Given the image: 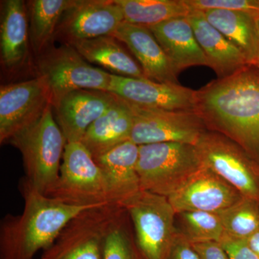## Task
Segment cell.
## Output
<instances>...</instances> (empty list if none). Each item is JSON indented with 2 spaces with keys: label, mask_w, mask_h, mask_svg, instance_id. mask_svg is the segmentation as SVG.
<instances>
[{
  "label": "cell",
  "mask_w": 259,
  "mask_h": 259,
  "mask_svg": "<svg viewBox=\"0 0 259 259\" xmlns=\"http://www.w3.org/2000/svg\"><path fill=\"white\" fill-rule=\"evenodd\" d=\"M193 110L207 131L222 134L259 163V67L247 64L194 93Z\"/></svg>",
  "instance_id": "obj_1"
},
{
  "label": "cell",
  "mask_w": 259,
  "mask_h": 259,
  "mask_svg": "<svg viewBox=\"0 0 259 259\" xmlns=\"http://www.w3.org/2000/svg\"><path fill=\"white\" fill-rule=\"evenodd\" d=\"M20 190L23 212L7 214L0 224V259H33L54 243L75 216L95 207L69 205L21 183Z\"/></svg>",
  "instance_id": "obj_2"
},
{
  "label": "cell",
  "mask_w": 259,
  "mask_h": 259,
  "mask_svg": "<svg viewBox=\"0 0 259 259\" xmlns=\"http://www.w3.org/2000/svg\"><path fill=\"white\" fill-rule=\"evenodd\" d=\"M23 156L25 176L20 183L48 195L59 180L66 141L52 105L35 122L8 141Z\"/></svg>",
  "instance_id": "obj_3"
},
{
  "label": "cell",
  "mask_w": 259,
  "mask_h": 259,
  "mask_svg": "<svg viewBox=\"0 0 259 259\" xmlns=\"http://www.w3.org/2000/svg\"><path fill=\"white\" fill-rule=\"evenodd\" d=\"M197 148L182 143L139 146L137 172L141 190L168 197L202 167Z\"/></svg>",
  "instance_id": "obj_4"
},
{
  "label": "cell",
  "mask_w": 259,
  "mask_h": 259,
  "mask_svg": "<svg viewBox=\"0 0 259 259\" xmlns=\"http://www.w3.org/2000/svg\"><path fill=\"white\" fill-rule=\"evenodd\" d=\"M47 196L77 207L114 204L101 168L81 142L66 144L59 180Z\"/></svg>",
  "instance_id": "obj_5"
},
{
  "label": "cell",
  "mask_w": 259,
  "mask_h": 259,
  "mask_svg": "<svg viewBox=\"0 0 259 259\" xmlns=\"http://www.w3.org/2000/svg\"><path fill=\"white\" fill-rule=\"evenodd\" d=\"M144 259H167L176 236L177 213L168 197L140 191L122 204Z\"/></svg>",
  "instance_id": "obj_6"
},
{
  "label": "cell",
  "mask_w": 259,
  "mask_h": 259,
  "mask_svg": "<svg viewBox=\"0 0 259 259\" xmlns=\"http://www.w3.org/2000/svg\"><path fill=\"white\" fill-rule=\"evenodd\" d=\"M37 76L45 80L52 96V105L71 92L79 90L107 92L111 73L95 67L69 44L49 47L37 56Z\"/></svg>",
  "instance_id": "obj_7"
},
{
  "label": "cell",
  "mask_w": 259,
  "mask_h": 259,
  "mask_svg": "<svg viewBox=\"0 0 259 259\" xmlns=\"http://www.w3.org/2000/svg\"><path fill=\"white\" fill-rule=\"evenodd\" d=\"M125 102L133 117L131 141L138 146L174 142L196 146L207 131L193 110L149 108Z\"/></svg>",
  "instance_id": "obj_8"
},
{
  "label": "cell",
  "mask_w": 259,
  "mask_h": 259,
  "mask_svg": "<svg viewBox=\"0 0 259 259\" xmlns=\"http://www.w3.org/2000/svg\"><path fill=\"white\" fill-rule=\"evenodd\" d=\"M203 166L247 198L259 202V163L222 134L207 131L196 146Z\"/></svg>",
  "instance_id": "obj_9"
},
{
  "label": "cell",
  "mask_w": 259,
  "mask_h": 259,
  "mask_svg": "<svg viewBox=\"0 0 259 259\" xmlns=\"http://www.w3.org/2000/svg\"><path fill=\"white\" fill-rule=\"evenodd\" d=\"M120 206L106 204L79 213L40 259H103L107 228Z\"/></svg>",
  "instance_id": "obj_10"
},
{
  "label": "cell",
  "mask_w": 259,
  "mask_h": 259,
  "mask_svg": "<svg viewBox=\"0 0 259 259\" xmlns=\"http://www.w3.org/2000/svg\"><path fill=\"white\" fill-rule=\"evenodd\" d=\"M52 96L45 80L37 76L0 88V143H8L15 134L38 120Z\"/></svg>",
  "instance_id": "obj_11"
},
{
  "label": "cell",
  "mask_w": 259,
  "mask_h": 259,
  "mask_svg": "<svg viewBox=\"0 0 259 259\" xmlns=\"http://www.w3.org/2000/svg\"><path fill=\"white\" fill-rule=\"evenodd\" d=\"M124 22L115 0H74L61 17L55 37L62 44L111 35Z\"/></svg>",
  "instance_id": "obj_12"
},
{
  "label": "cell",
  "mask_w": 259,
  "mask_h": 259,
  "mask_svg": "<svg viewBox=\"0 0 259 259\" xmlns=\"http://www.w3.org/2000/svg\"><path fill=\"white\" fill-rule=\"evenodd\" d=\"M243 197L222 177L202 166L168 199L177 214L192 211L218 213Z\"/></svg>",
  "instance_id": "obj_13"
},
{
  "label": "cell",
  "mask_w": 259,
  "mask_h": 259,
  "mask_svg": "<svg viewBox=\"0 0 259 259\" xmlns=\"http://www.w3.org/2000/svg\"><path fill=\"white\" fill-rule=\"evenodd\" d=\"M107 93L134 105L169 110H193L194 90L180 83H158L111 74Z\"/></svg>",
  "instance_id": "obj_14"
},
{
  "label": "cell",
  "mask_w": 259,
  "mask_h": 259,
  "mask_svg": "<svg viewBox=\"0 0 259 259\" xmlns=\"http://www.w3.org/2000/svg\"><path fill=\"white\" fill-rule=\"evenodd\" d=\"M115 101L116 96L107 92L79 90L53 104L54 117L66 143L81 142L89 127Z\"/></svg>",
  "instance_id": "obj_15"
},
{
  "label": "cell",
  "mask_w": 259,
  "mask_h": 259,
  "mask_svg": "<svg viewBox=\"0 0 259 259\" xmlns=\"http://www.w3.org/2000/svg\"><path fill=\"white\" fill-rule=\"evenodd\" d=\"M111 35L128 47L139 61L147 79L158 83H179L178 75L147 27L124 21Z\"/></svg>",
  "instance_id": "obj_16"
},
{
  "label": "cell",
  "mask_w": 259,
  "mask_h": 259,
  "mask_svg": "<svg viewBox=\"0 0 259 259\" xmlns=\"http://www.w3.org/2000/svg\"><path fill=\"white\" fill-rule=\"evenodd\" d=\"M139 153V146L128 141L94 158L105 177L114 204L122 206L142 190L137 172Z\"/></svg>",
  "instance_id": "obj_17"
},
{
  "label": "cell",
  "mask_w": 259,
  "mask_h": 259,
  "mask_svg": "<svg viewBox=\"0 0 259 259\" xmlns=\"http://www.w3.org/2000/svg\"><path fill=\"white\" fill-rule=\"evenodd\" d=\"M148 28L163 49L177 75L191 66L209 67L207 57L199 45L187 18L171 19Z\"/></svg>",
  "instance_id": "obj_18"
},
{
  "label": "cell",
  "mask_w": 259,
  "mask_h": 259,
  "mask_svg": "<svg viewBox=\"0 0 259 259\" xmlns=\"http://www.w3.org/2000/svg\"><path fill=\"white\" fill-rule=\"evenodd\" d=\"M187 18L209 67L214 70L218 78L226 77L249 64L241 51L208 23L202 12L192 10Z\"/></svg>",
  "instance_id": "obj_19"
},
{
  "label": "cell",
  "mask_w": 259,
  "mask_h": 259,
  "mask_svg": "<svg viewBox=\"0 0 259 259\" xmlns=\"http://www.w3.org/2000/svg\"><path fill=\"white\" fill-rule=\"evenodd\" d=\"M26 5L23 0H7L2 13L0 47L2 64L8 70L25 63L30 45Z\"/></svg>",
  "instance_id": "obj_20"
},
{
  "label": "cell",
  "mask_w": 259,
  "mask_h": 259,
  "mask_svg": "<svg viewBox=\"0 0 259 259\" xmlns=\"http://www.w3.org/2000/svg\"><path fill=\"white\" fill-rule=\"evenodd\" d=\"M132 127V115L127 104L116 96L114 105L89 127L81 143L93 158H96L112 148L131 141Z\"/></svg>",
  "instance_id": "obj_21"
},
{
  "label": "cell",
  "mask_w": 259,
  "mask_h": 259,
  "mask_svg": "<svg viewBox=\"0 0 259 259\" xmlns=\"http://www.w3.org/2000/svg\"><path fill=\"white\" fill-rule=\"evenodd\" d=\"M87 61L100 65L112 74L136 79H147L142 68L112 35L79 40L71 44Z\"/></svg>",
  "instance_id": "obj_22"
},
{
  "label": "cell",
  "mask_w": 259,
  "mask_h": 259,
  "mask_svg": "<svg viewBox=\"0 0 259 259\" xmlns=\"http://www.w3.org/2000/svg\"><path fill=\"white\" fill-rule=\"evenodd\" d=\"M202 13L210 25L241 51L248 64L256 65L258 44L254 17L231 10H209Z\"/></svg>",
  "instance_id": "obj_23"
},
{
  "label": "cell",
  "mask_w": 259,
  "mask_h": 259,
  "mask_svg": "<svg viewBox=\"0 0 259 259\" xmlns=\"http://www.w3.org/2000/svg\"><path fill=\"white\" fill-rule=\"evenodd\" d=\"M74 2V0L27 2L30 46L36 56L51 47L61 17Z\"/></svg>",
  "instance_id": "obj_24"
},
{
  "label": "cell",
  "mask_w": 259,
  "mask_h": 259,
  "mask_svg": "<svg viewBox=\"0 0 259 259\" xmlns=\"http://www.w3.org/2000/svg\"><path fill=\"white\" fill-rule=\"evenodd\" d=\"M126 23L150 27L178 18H187L191 10L185 0H115Z\"/></svg>",
  "instance_id": "obj_25"
},
{
  "label": "cell",
  "mask_w": 259,
  "mask_h": 259,
  "mask_svg": "<svg viewBox=\"0 0 259 259\" xmlns=\"http://www.w3.org/2000/svg\"><path fill=\"white\" fill-rule=\"evenodd\" d=\"M103 259H144L136 243L132 221L122 206L116 210L107 228Z\"/></svg>",
  "instance_id": "obj_26"
},
{
  "label": "cell",
  "mask_w": 259,
  "mask_h": 259,
  "mask_svg": "<svg viewBox=\"0 0 259 259\" xmlns=\"http://www.w3.org/2000/svg\"><path fill=\"white\" fill-rule=\"evenodd\" d=\"M177 217L180 222L179 231L192 244L220 243L226 233L218 213L192 211L178 213Z\"/></svg>",
  "instance_id": "obj_27"
},
{
  "label": "cell",
  "mask_w": 259,
  "mask_h": 259,
  "mask_svg": "<svg viewBox=\"0 0 259 259\" xmlns=\"http://www.w3.org/2000/svg\"><path fill=\"white\" fill-rule=\"evenodd\" d=\"M225 232L247 240L259 228V202L243 197L241 200L218 213Z\"/></svg>",
  "instance_id": "obj_28"
},
{
  "label": "cell",
  "mask_w": 259,
  "mask_h": 259,
  "mask_svg": "<svg viewBox=\"0 0 259 259\" xmlns=\"http://www.w3.org/2000/svg\"><path fill=\"white\" fill-rule=\"evenodd\" d=\"M185 2L191 11L225 10L242 12L255 18L259 16V0H185Z\"/></svg>",
  "instance_id": "obj_29"
},
{
  "label": "cell",
  "mask_w": 259,
  "mask_h": 259,
  "mask_svg": "<svg viewBox=\"0 0 259 259\" xmlns=\"http://www.w3.org/2000/svg\"><path fill=\"white\" fill-rule=\"evenodd\" d=\"M230 259H259V256L250 248L246 240L235 238L225 233L220 241Z\"/></svg>",
  "instance_id": "obj_30"
},
{
  "label": "cell",
  "mask_w": 259,
  "mask_h": 259,
  "mask_svg": "<svg viewBox=\"0 0 259 259\" xmlns=\"http://www.w3.org/2000/svg\"><path fill=\"white\" fill-rule=\"evenodd\" d=\"M178 229V228H177ZM167 259H202L186 237L177 230L176 236L172 244Z\"/></svg>",
  "instance_id": "obj_31"
},
{
  "label": "cell",
  "mask_w": 259,
  "mask_h": 259,
  "mask_svg": "<svg viewBox=\"0 0 259 259\" xmlns=\"http://www.w3.org/2000/svg\"><path fill=\"white\" fill-rule=\"evenodd\" d=\"M192 245L202 259H230L226 250L218 242H206Z\"/></svg>",
  "instance_id": "obj_32"
},
{
  "label": "cell",
  "mask_w": 259,
  "mask_h": 259,
  "mask_svg": "<svg viewBox=\"0 0 259 259\" xmlns=\"http://www.w3.org/2000/svg\"><path fill=\"white\" fill-rule=\"evenodd\" d=\"M246 241L250 248L259 256V228Z\"/></svg>",
  "instance_id": "obj_33"
},
{
  "label": "cell",
  "mask_w": 259,
  "mask_h": 259,
  "mask_svg": "<svg viewBox=\"0 0 259 259\" xmlns=\"http://www.w3.org/2000/svg\"><path fill=\"white\" fill-rule=\"evenodd\" d=\"M255 24H256V28H257V34H258V59H257V63L256 66H258L259 67V16L257 17V18H255Z\"/></svg>",
  "instance_id": "obj_34"
},
{
  "label": "cell",
  "mask_w": 259,
  "mask_h": 259,
  "mask_svg": "<svg viewBox=\"0 0 259 259\" xmlns=\"http://www.w3.org/2000/svg\"><path fill=\"white\" fill-rule=\"evenodd\" d=\"M39 259H40V258H39Z\"/></svg>",
  "instance_id": "obj_35"
}]
</instances>
